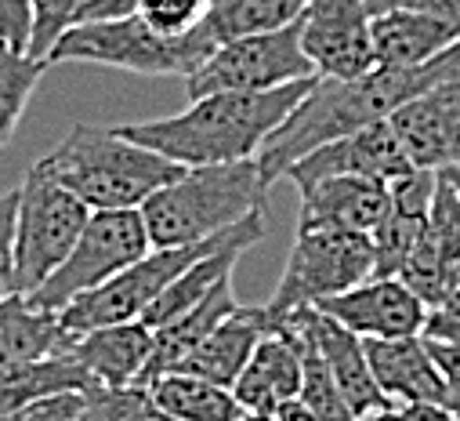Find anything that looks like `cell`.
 <instances>
[{"mask_svg": "<svg viewBox=\"0 0 460 421\" xmlns=\"http://www.w3.org/2000/svg\"><path fill=\"white\" fill-rule=\"evenodd\" d=\"M446 80H460V40L438 58L413 69H374L359 80L319 76V84L305 94V102L265 139V146L254 157L265 185L272 189V182H279L312 149L352 135L374 121H388L402 102Z\"/></svg>", "mask_w": 460, "mask_h": 421, "instance_id": "1", "label": "cell"}, {"mask_svg": "<svg viewBox=\"0 0 460 421\" xmlns=\"http://www.w3.org/2000/svg\"><path fill=\"white\" fill-rule=\"evenodd\" d=\"M315 84L319 76L276 91H217L192 98L189 110L174 117L120 124L117 131L128 142L174 160L178 167L240 164L258 157L265 139L297 110Z\"/></svg>", "mask_w": 460, "mask_h": 421, "instance_id": "2", "label": "cell"}, {"mask_svg": "<svg viewBox=\"0 0 460 421\" xmlns=\"http://www.w3.org/2000/svg\"><path fill=\"white\" fill-rule=\"evenodd\" d=\"M269 185L261 178L258 160H240L185 167L138 210L153 247H185L236 229L251 215H261Z\"/></svg>", "mask_w": 460, "mask_h": 421, "instance_id": "3", "label": "cell"}, {"mask_svg": "<svg viewBox=\"0 0 460 421\" xmlns=\"http://www.w3.org/2000/svg\"><path fill=\"white\" fill-rule=\"evenodd\" d=\"M51 178L87 210H131L174 182L185 167L128 142L117 128L76 124L48 157Z\"/></svg>", "mask_w": 460, "mask_h": 421, "instance_id": "4", "label": "cell"}, {"mask_svg": "<svg viewBox=\"0 0 460 421\" xmlns=\"http://www.w3.org/2000/svg\"><path fill=\"white\" fill-rule=\"evenodd\" d=\"M214 51V40L199 30L185 37H164L149 30L138 15L109 19V22H80L58 37L48 55V66L87 62L105 69H124L138 76H189Z\"/></svg>", "mask_w": 460, "mask_h": 421, "instance_id": "5", "label": "cell"}, {"mask_svg": "<svg viewBox=\"0 0 460 421\" xmlns=\"http://www.w3.org/2000/svg\"><path fill=\"white\" fill-rule=\"evenodd\" d=\"M370 276H374V244L367 233L294 229L287 269H283L272 298L261 305L265 324L272 335H279L290 320V312L352 291L356 283H363Z\"/></svg>", "mask_w": 460, "mask_h": 421, "instance_id": "6", "label": "cell"}, {"mask_svg": "<svg viewBox=\"0 0 460 421\" xmlns=\"http://www.w3.org/2000/svg\"><path fill=\"white\" fill-rule=\"evenodd\" d=\"M91 210L62 189L48 164L37 160L19 185V215H15V291L33 294L73 251Z\"/></svg>", "mask_w": 460, "mask_h": 421, "instance_id": "7", "label": "cell"}, {"mask_svg": "<svg viewBox=\"0 0 460 421\" xmlns=\"http://www.w3.org/2000/svg\"><path fill=\"white\" fill-rule=\"evenodd\" d=\"M236 229H228L221 237L210 240H196L185 247H153L146 258H138L135 265H128L124 273H117L112 280H105L102 287L80 294L76 301H69L58 312V327L66 331V338L94 331V327H112V324H135L146 316V309L203 255H210L214 247H221Z\"/></svg>", "mask_w": 460, "mask_h": 421, "instance_id": "8", "label": "cell"}, {"mask_svg": "<svg viewBox=\"0 0 460 421\" xmlns=\"http://www.w3.org/2000/svg\"><path fill=\"white\" fill-rule=\"evenodd\" d=\"M149 251H153V244H149V229L142 222L138 207L91 210V219L80 233V240L73 244V251L66 255V262L26 298L44 312H62L69 301L102 287L105 280L124 273Z\"/></svg>", "mask_w": 460, "mask_h": 421, "instance_id": "9", "label": "cell"}, {"mask_svg": "<svg viewBox=\"0 0 460 421\" xmlns=\"http://www.w3.org/2000/svg\"><path fill=\"white\" fill-rule=\"evenodd\" d=\"M297 80H315V69L301 48V19L269 33L217 44L203 66L185 76V94L192 102L217 91H276Z\"/></svg>", "mask_w": 460, "mask_h": 421, "instance_id": "10", "label": "cell"}, {"mask_svg": "<svg viewBox=\"0 0 460 421\" xmlns=\"http://www.w3.org/2000/svg\"><path fill=\"white\" fill-rule=\"evenodd\" d=\"M301 48L323 80H359L377 69L374 15L363 0H308Z\"/></svg>", "mask_w": 460, "mask_h": 421, "instance_id": "11", "label": "cell"}, {"mask_svg": "<svg viewBox=\"0 0 460 421\" xmlns=\"http://www.w3.org/2000/svg\"><path fill=\"white\" fill-rule=\"evenodd\" d=\"M406 160L417 171H449L460 164V80L435 84L388 117Z\"/></svg>", "mask_w": 460, "mask_h": 421, "instance_id": "12", "label": "cell"}, {"mask_svg": "<svg viewBox=\"0 0 460 421\" xmlns=\"http://www.w3.org/2000/svg\"><path fill=\"white\" fill-rule=\"evenodd\" d=\"M413 164L406 160L395 131L388 121H374L344 139H333L308 157H301L283 178H290L297 189L323 182V178H377V182H395L410 175Z\"/></svg>", "mask_w": 460, "mask_h": 421, "instance_id": "13", "label": "cell"}, {"mask_svg": "<svg viewBox=\"0 0 460 421\" xmlns=\"http://www.w3.org/2000/svg\"><path fill=\"white\" fill-rule=\"evenodd\" d=\"M399 280L424 301V309H435L453 291H460V200L442 171L435 182L424 237L406 258Z\"/></svg>", "mask_w": 460, "mask_h": 421, "instance_id": "14", "label": "cell"}, {"mask_svg": "<svg viewBox=\"0 0 460 421\" xmlns=\"http://www.w3.org/2000/svg\"><path fill=\"white\" fill-rule=\"evenodd\" d=\"M312 309H319L359 338H413L424 331L428 316L424 301L395 276H370L352 291L323 298Z\"/></svg>", "mask_w": 460, "mask_h": 421, "instance_id": "15", "label": "cell"}, {"mask_svg": "<svg viewBox=\"0 0 460 421\" xmlns=\"http://www.w3.org/2000/svg\"><path fill=\"white\" fill-rule=\"evenodd\" d=\"M290 320H297V324L305 327V335L312 338V345L319 349V356H323V363L330 367V374H333L341 396L349 399L356 421H359V417H370V414H377V410L395 407V403L377 389L359 335H352L349 327H341L337 320H330V316H323V312L312 309V305L290 312Z\"/></svg>", "mask_w": 460, "mask_h": 421, "instance_id": "16", "label": "cell"}, {"mask_svg": "<svg viewBox=\"0 0 460 421\" xmlns=\"http://www.w3.org/2000/svg\"><path fill=\"white\" fill-rule=\"evenodd\" d=\"M438 171H410L395 182H388V207L377 229L370 233L374 244V276H395L402 273L406 258L413 255L417 240L424 237L428 210L435 196Z\"/></svg>", "mask_w": 460, "mask_h": 421, "instance_id": "17", "label": "cell"}, {"mask_svg": "<svg viewBox=\"0 0 460 421\" xmlns=\"http://www.w3.org/2000/svg\"><path fill=\"white\" fill-rule=\"evenodd\" d=\"M297 229L374 233L388 207V182L377 178H323L301 185Z\"/></svg>", "mask_w": 460, "mask_h": 421, "instance_id": "18", "label": "cell"}, {"mask_svg": "<svg viewBox=\"0 0 460 421\" xmlns=\"http://www.w3.org/2000/svg\"><path fill=\"white\" fill-rule=\"evenodd\" d=\"M363 349H367L377 389L392 403H435V407L456 410V403L446 389V378L438 374V367L428 353V342L420 335H413V338H363Z\"/></svg>", "mask_w": 460, "mask_h": 421, "instance_id": "19", "label": "cell"}, {"mask_svg": "<svg viewBox=\"0 0 460 421\" xmlns=\"http://www.w3.org/2000/svg\"><path fill=\"white\" fill-rule=\"evenodd\" d=\"M149 353H153V331L142 320L73 335L66 342V349H62V356L80 363L105 389L138 385V378H142V371L149 363Z\"/></svg>", "mask_w": 460, "mask_h": 421, "instance_id": "20", "label": "cell"}, {"mask_svg": "<svg viewBox=\"0 0 460 421\" xmlns=\"http://www.w3.org/2000/svg\"><path fill=\"white\" fill-rule=\"evenodd\" d=\"M301 392V338L294 327L265 335L233 385L243 410H276Z\"/></svg>", "mask_w": 460, "mask_h": 421, "instance_id": "21", "label": "cell"}, {"mask_svg": "<svg viewBox=\"0 0 460 421\" xmlns=\"http://www.w3.org/2000/svg\"><path fill=\"white\" fill-rule=\"evenodd\" d=\"M265 335H272V331L265 324L261 305H240L233 316H225V320L189 353V360L178 371L207 378L221 389H233Z\"/></svg>", "mask_w": 460, "mask_h": 421, "instance_id": "22", "label": "cell"}, {"mask_svg": "<svg viewBox=\"0 0 460 421\" xmlns=\"http://www.w3.org/2000/svg\"><path fill=\"white\" fill-rule=\"evenodd\" d=\"M460 40V26L424 12H381L374 15V58L377 69H413Z\"/></svg>", "mask_w": 460, "mask_h": 421, "instance_id": "23", "label": "cell"}, {"mask_svg": "<svg viewBox=\"0 0 460 421\" xmlns=\"http://www.w3.org/2000/svg\"><path fill=\"white\" fill-rule=\"evenodd\" d=\"M236 309H240V301L233 294V280H228L214 294H207L199 305H192L189 312H181L178 320H171L167 327L153 331V353H149V363H146V371L138 378V389H146L160 374L178 371L189 360V353L225 320V316H233Z\"/></svg>", "mask_w": 460, "mask_h": 421, "instance_id": "24", "label": "cell"}, {"mask_svg": "<svg viewBox=\"0 0 460 421\" xmlns=\"http://www.w3.org/2000/svg\"><path fill=\"white\" fill-rule=\"evenodd\" d=\"M66 331L58 327V312L37 309L26 294L0 301V363H26L44 356H62Z\"/></svg>", "mask_w": 460, "mask_h": 421, "instance_id": "25", "label": "cell"}, {"mask_svg": "<svg viewBox=\"0 0 460 421\" xmlns=\"http://www.w3.org/2000/svg\"><path fill=\"white\" fill-rule=\"evenodd\" d=\"M156 414L164 421H233L243 407L236 403L233 389H221L207 378L171 371L146 385Z\"/></svg>", "mask_w": 460, "mask_h": 421, "instance_id": "26", "label": "cell"}, {"mask_svg": "<svg viewBox=\"0 0 460 421\" xmlns=\"http://www.w3.org/2000/svg\"><path fill=\"white\" fill-rule=\"evenodd\" d=\"M98 381L69 356H44L26 363H0V414H12L40 396L91 392Z\"/></svg>", "mask_w": 460, "mask_h": 421, "instance_id": "27", "label": "cell"}, {"mask_svg": "<svg viewBox=\"0 0 460 421\" xmlns=\"http://www.w3.org/2000/svg\"><path fill=\"white\" fill-rule=\"evenodd\" d=\"M308 0H210V12L203 19V33L217 44L269 33L279 26H290L305 15Z\"/></svg>", "mask_w": 460, "mask_h": 421, "instance_id": "28", "label": "cell"}, {"mask_svg": "<svg viewBox=\"0 0 460 421\" xmlns=\"http://www.w3.org/2000/svg\"><path fill=\"white\" fill-rule=\"evenodd\" d=\"M44 69H48V62L19 55V51L0 44V153H4L8 142L15 139Z\"/></svg>", "mask_w": 460, "mask_h": 421, "instance_id": "29", "label": "cell"}, {"mask_svg": "<svg viewBox=\"0 0 460 421\" xmlns=\"http://www.w3.org/2000/svg\"><path fill=\"white\" fill-rule=\"evenodd\" d=\"M287 327H294L301 338V392H297V399L315 414V421H356L349 399L341 396L330 367L323 363V356L312 345V338L305 335V327L297 320H287Z\"/></svg>", "mask_w": 460, "mask_h": 421, "instance_id": "30", "label": "cell"}, {"mask_svg": "<svg viewBox=\"0 0 460 421\" xmlns=\"http://www.w3.org/2000/svg\"><path fill=\"white\" fill-rule=\"evenodd\" d=\"M76 421H160L153 399L146 389H105L94 385L84 399V410Z\"/></svg>", "mask_w": 460, "mask_h": 421, "instance_id": "31", "label": "cell"}, {"mask_svg": "<svg viewBox=\"0 0 460 421\" xmlns=\"http://www.w3.org/2000/svg\"><path fill=\"white\" fill-rule=\"evenodd\" d=\"M207 12L210 0H138V19L164 37H185L199 30Z\"/></svg>", "mask_w": 460, "mask_h": 421, "instance_id": "32", "label": "cell"}, {"mask_svg": "<svg viewBox=\"0 0 460 421\" xmlns=\"http://www.w3.org/2000/svg\"><path fill=\"white\" fill-rule=\"evenodd\" d=\"M87 0H33V37H30V58L48 62L51 48L66 30L76 26V15Z\"/></svg>", "mask_w": 460, "mask_h": 421, "instance_id": "33", "label": "cell"}, {"mask_svg": "<svg viewBox=\"0 0 460 421\" xmlns=\"http://www.w3.org/2000/svg\"><path fill=\"white\" fill-rule=\"evenodd\" d=\"M15 215H19V185L0 196V301L15 291Z\"/></svg>", "mask_w": 460, "mask_h": 421, "instance_id": "34", "label": "cell"}, {"mask_svg": "<svg viewBox=\"0 0 460 421\" xmlns=\"http://www.w3.org/2000/svg\"><path fill=\"white\" fill-rule=\"evenodd\" d=\"M87 392H55V396H40L12 414H0V421H76L84 410Z\"/></svg>", "mask_w": 460, "mask_h": 421, "instance_id": "35", "label": "cell"}, {"mask_svg": "<svg viewBox=\"0 0 460 421\" xmlns=\"http://www.w3.org/2000/svg\"><path fill=\"white\" fill-rule=\"evenodd\" d=\"M33 37V0H0V44L26 55Z\"/></svg>", "mask_w": 460, "mask_h": 421, "instance_id": "36", "label": "cell"}, {"mask_svg": "<svg viewBox=\"0 0 460 421\" xmlns=\"http://www.w3.org/2000/svg\"><path fill=\"white\" fill-rule=\"evenodd\" d=\"M420 338L446 342V345H456L460 349V291H453L446 301H438L435 309H428Z\"/></svg>", "mask_w": 460, "mask_h": 421, "instance_id": "37", "label": "cell"}, {"mask_svg": "<svg viewBox=\"0 0 460 421\" xmlns=\"http://www.w3.org/2000/svg\"><path fill=\"white\" fill-rule=\"evenodd\" d=\"M370 8V15L381 12H424V15H438L460 26V0H363Z\"/></svg>", "mask_w": 460, "mask_h": 421, "instance_id": "38", "label": "cell"}, {"mask_svg": "<svg viewBox=\"0 0 460 421\" xmlns=\"http://www.w3.org/2000/svg\"><path fill=\"white\" fill-rule=\"evenodd\" d=\"M359 421H460V414L449 407H435V403H395Z\"/></svg>", "mask_w": 460, "mask_h": 421, "instance_id": "39", "label": "cell"}, {"mask_svg": "<svg viewBox=\"0 0 460 421\" xmlns=\"http://www.w3.org/2000/svg\"><path fill=\"white\" fill-rule=\"evenodd\" d=\"M428 353H431L438 374L446 378V389H449V396H453V403L460 410V349L456 345H446V342H428Z\"/></svg>", "mask_w": 460, "mask_h": 421, "instance_id": "40", "label": "cell"}, {"mask_svg": "<svg viewBox=\"0 0 460 421\" xmlns=\"http://www.w3.org/2000/svg\"><path fill=\"white\" fill-rule=\"evenodd\" d=\"M276 417H279V421H315V414H312L301 399H287L283 407H276Z\"/></svg>", "mask_w": 460, "mask_h": 421, "instance_id": "41", "label": "cell"}, {"mask_svg": "<svg viewBox=\"0 0 460 421\" xmlns=\"http://www.w3.org/2000/svg\"><path fill=\"white\" fill-rule=\"evenodd\" d=\"M233 421H279L276 410H240Z\"/></svg>", "mask_w": 460, "mask_h": 421, "instance_id": "42", "label": "cell"}, {"mask_svg": "<svg viewBox=\"0 0 460 421\" xmlns=\"http://www.w3.org/2000/svg\"><path fill=\"white\" fill-rule=\"evenodd\" d=\"M446 178H449V185H453V193H456V200H460V167H449V171H442Z\"/></svg>", "mask_w": 460, "mask_h": 421, "instance_id": "43", "label": "cell"}, {"mask_svg": "<svg viewBox=\"0 0 460 421\" xmlns=\"http://www.w3.org/2000/svg\"><path fill=\"white\" fill-rule=\"evenodd\" d=\"M160 421H164V417H160Z\"/></svg>", "mask_w": 460, "mask_h": 421, "instance_id": "44", "label": "cell"}, {"mask_svg": "<svg viewBox=\"0 0 460 421\" xmlns=\"http://www.w3.org/2000/svg\"><path fill=\"white\" fill-rule=\"evenodd\" d=\"M456 167H460V164H456Z\"/></svg>", "mask_w": 460, "mask_h": 421, "instance_id": "45", "label": "cell"}]
</instances>
